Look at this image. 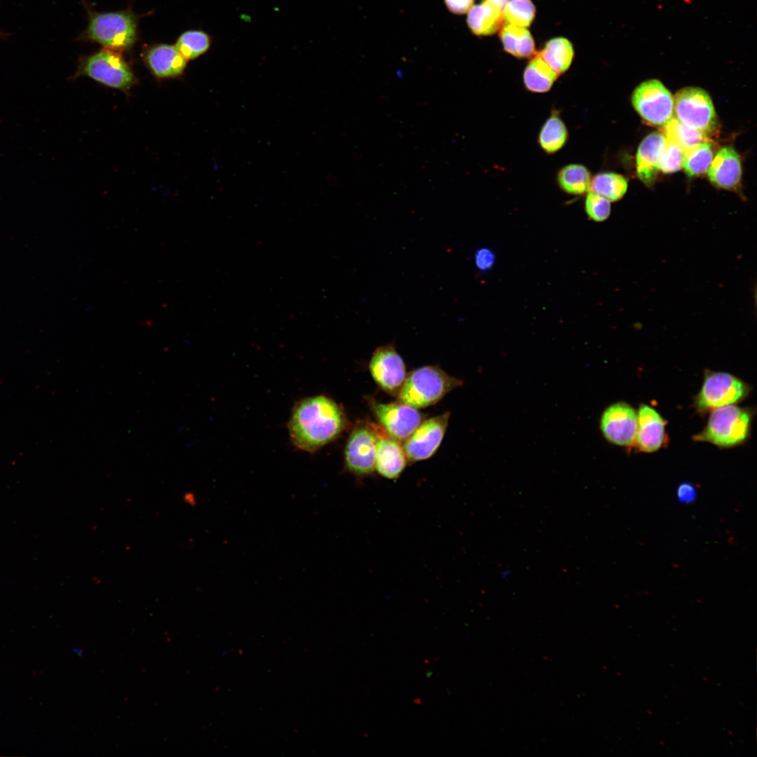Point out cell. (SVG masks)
<instances>
[{"label": "cell", "instance_id": "cell-8", "mask_svg": "<svg viewBox=\"0 0 757 757\" xmlns=\"http://www.w3.org/2000/svg\"><path fill=\"white\" fill-rule=\"evenodd\" d=\"M632 102L640 116L650 125L664 126L672 118L674 97L658 80H647L638 86Z\"/></svg>", "mask_w": 757, "mask_h": 757}, {"label": "cell", "instance_id": "cell-20", "mask_svg": "<svg viewBox=\"0 0 757 757\" xmlns=\"http://www.w3.org/2000/svg\"><path fill=\"white\" fill-rule=\"evenodd\" d=\"M500 38L505 50L516 57H529L535 53L533 39L525 27L505 24Z\"/></svg>", "mask_w": 757, "mask_h": 757}, {"label": "cell", "instance_id": "cell-15", "mask_svg": "<svg viewBox=\"0 0 757 757\" xmlns=\"http://www.w3.org/2000/svg\"><path fill=\"white\" fill-rule=\"evenodd\" d=\"M144 60L151 72L158 79L180 76L187 62L175 46L168 44L151 46L145 51Z\"/></svg>", "mask_w": 757, "mask_h": 757}, {"label": "cell", "instance_id": "cell-25", "mask_svg": "<svg viewBox=\"0 0 757 757\" xmlns=\"http://www.w3.org/2000/svg\"><path fill=\"white\" fill-rule=\"evenodd\" d=\"M568 139V130L559 116L554 114L543 124L538 135V144L547 154L559 151Z\"/></svg>", "mask_w": 757, "mask_h": 757}, {"label": "cell", "instance_id": "cell-32", "mask_svg": "<svg viewBox=\"0 0 757 757\" xmlns=\"http://www.w3.org/2000/svg\"><path fill=\"white\" fill-rule=\"evenodd\" d=\"M676 494L680 502L688 504L693 503L695 500L697 496V489L693 484L690 482H683L678 486Z\"/></svg>", "mask_w": 757, "mask_h": 757}, {"label": "cell", "instance_id": "cell-35", "mask_svg": "<svg viewBox=\"0 0 757 757\" xmlns=\"http://www.w3.org/2000/svg\"><path fill=\"white\" fill-rule=\"evenodd\" d=\"M503 11L509 0H486Z\"/></svg>", "mask_w": 757, "mask_h": 757}, {"label": "cell", "instance_id": "cell-17", "mask_svg": "<svg viewBox=\"0 0 757 757\" xmlns=\"http://www.w3.org/2000/svg\"><path fill=\"white\" fill-rule=\"evenodd\" d=\"M707 172L714 185L727 190L734 189L742 176L739 154L732 146L722 148L714 157Z\"/></svg>", "mask_w": 757, "mask_h": 757}, {"label": "cell", "instance_id": "cell-13", "mask_svg": "<svg viewBox=\"0 0 757 757\" xmlns=\"http://www.w3.org/2000/svg\"><path fill=\"white\" fill-rule=\"evenodd\" d=\"M369 370L376 383L386 393L398 395L407 375L405 364L393 345L383 346L374 351Z\"/></svg>", "mask_w": 757, "mask_h": 757}, {"label": "cell", "instance_id": "cell-10", "mask_svg": "<svg viewBox=\"0 0 757 757\" xmlns=\"http://www.w3.org/2000/svg\"><path fill=\"white\" fill-rule=\"evenodd\" d=\"M449 413L421 422L404 440L403 449L408 460L419 461L430 458L437 450L445 434Z\"/></svg>", "mask_w": 757, "mask_h": 757}, {"label": "cell", "instance_id": "cell-28", "mask_svg": "<svg viewBox=\"0 0 757 757\" xmlns=\"http://www.w3.org/2000/svg\"><path fill=\"white\" fill-rule=\"evenodd\" d=\"M662 127L663 135L666 139L677 144L683 150L706 139V135L685 125L675 117H672Z\"/></svg>", "mask_w": 757, "mask_h": 757}, {"label": "cell", "instance_id": "cell-12", "mask_svg": "<svg viewBox=\"0 0 757 757\" xmlns=\"http://www.w3.org/2000/svg\"><path fill=\"white\" fill-rule=\"evenodd\" d=\"M371 404L372 411L388 435L399 442L404 441L422 422V414L403 403Z\"/></svg>", "mask_w": 757, "mask_h": 757}, {"label": "cell", "instance_id": "cell-19", "mask_svg": "<svg viewBox=\"0 0 757 757\" xmlns=\"http://www.w3.org/2000/svg\"><path fill=\"white\" fill-rule=\"evenodd\" d=\"M503 22V10L491 2L484 1L472 6L467 22L472 32L478 36L490 35L498 30Z\"/></svg>", "mask_w": 757, "mask_h": 757}, {"label": "cell", "instance_id": "cell-24", "mask_svg": "<svg viewBox=\"0 0 757 757\" xmlns=\"http://www.w3.org/2000/svg\"><path fill=\"white\" fill-rule=\"evenodd\" d=\"M591 175L581 164H569L558 172L557 182L561 189L572 195H582L589 191Z\"/></svg>", "mask_w": 757, "mask_h": 757}, {"label": "cell", "instance_id": "cell-31", "mask_svg": "<svg viewBox=\"0 0 757 757\" xmlns=\"http://www.w3.org/2000/svg\"><path fill=\"white\" fill-rule=\"evenodd\" d=\"M683 150L677 144L667 139L662 154L660 170L664 173H673L681 169Z\"/></svg>", "mask_w": 757, "mask_h": 757}, {"label": "cell", "instance_id": "cell-2", "mask_svg": "<svg viewBox=\"0 0 757 757\" xmlns=\"http://www.w3.org/2000/svg\"><path fill=\"white\" fill-rule=\"evenodd\" d=\"M88 13V25L80 39L96 42L104 48L130 50L137 37V17L129 11Z\"/></svg>", "mask_w": 757, "mask_h": 757}, {"label": "cell", "instance_id": "cell-22", "mask_svg": "<svg viewBox=\"0 0 757 757\" xmlns=\"http://www.w3.org/2000/svg\"><path fill=\"white\" fill-rule=\"evenodd\" d=\"M573 49L571 42L563 37H557L547 41L538 53L540 57L558 75L565 72L571 66L573 57Z\"/></svg>", "mask_w": 757, "mask_h": 757}, {"label": "cell", "instance_id": "cell-14", "mask_svg": "<svg viewBox=\"0 0 757 757\" xmlns=\"http://www.w3.org/2000/svg\"><path fill=\"white\" fill-rule=\"evenodd\" d=\"M667 421L653 407L642 404L637 413V429L634 445L639 451L653 453L667 442Z\"/></svg>", "mask_w": 757, "mask_h": 757}, {"label": "cell", "instance_id": "cell-23", "mask_svg": "<svg viewBox=\"0 0 757 757\" xmlns=\"http://www.w3.org/2000/svg\"><path fill=\"white\" fill-rule=\"evenodd\" d=\"M714 157L711 144L700 142L683 150L681 167L689 177L700 176L708 171Z\"/></svg>", "mask_w": 757, "mask_h": 757}, {"label": "cell", "instance_id": "cell-5", "mask_svg": "<svg viewBox=\"0 0 757 757\" xmlns=\"http://www.w3.org/2000/svg\"><path fill=\"white\" fill-rule=\"evenodd\" d=\"M121 53L104 48L84 57L72 79L88 76L106 86L129 90L136 83V77Z\"/></svg>", "mask_w": 757, "mask_h": 757}, {"label": "cell", "instance_id": "cell-6", "mask_svg": "<svg viewBox=\"0 0 757 757\" xmlns=\"http://www.w3.org/2000/svg\"><path fill=\"white\" fill-rule=\"evenodd\" d=\"M675 118L685 125L704 135L717 126V118L709 94L697 87L680 90L674 97Z\"/></svg>", "mask_w": 757, "mask_h": 757}, {"label": "cell", "instance_id": "cell-7", "mask_svg": "<svg viewBox=\"0 0 757 757\" xmlns=\"http://www.w3.org/2000/svg\"><path fill=\"white\" fill-rule=\"evenodd\" d=\"M749 391L746 383L729 373L706 371L695 407L702 412L731 405L743 400Z\"/></svg>", "mask_w": 757, "mask_h": 757}, {"label": "cell", "instance_id": "cell-18", "mask_svg": "<svg viewBox=\"0 0 757 757\" xmlns=\"http://www.w3.org/2000/svg\"><path fill=\"white\" fill-rule=\"evenodd\" d=\"M375 469L382 477L395 479L407 465V456L400 442L378 432Z\"/></svg>", "mask_w": 757, "mask_h": 757}, {"label": "cell", "instance_id": "cell-36", "mask_svg": "<svg viewBox=\"0 0 757 757\" xmlns=\"http://www.w3.org/2000/svg\"><path fill=\"white\" fill-rule=\"evenodd\" d=\"M3 36H4V34L0 32V38L3 37Z\"/></svg>", "mask_w": 757, "mask_h": 757}, {"label": "cell", "instance_id": "cell-33", "mask_svg": "<svg viewBox=\"0 0 757 757\" xmlns=\"http://www.w3.org/2000/svg\"><path fill=\"white\" fill-rule=\"evenodd\" d=\"M494 262L493 253L486 248L479 250L475 254V264L480 270L490 268Z\"/></svg>", "mask_w": 757, "mask_h": 757}, {"label": "cell", "instance_id": "cell-29", "mask_svg": "<svg viewBox=\"0 0 757 757\" xmlns=\"http://www.w3.org/2000/svg\"><path fill=\"white\" fill-rule=\"evenodd\" d=\"M535 14V6L531 0H510L503 11L506 24L525 28L531 24Z\"/></svg>", "mask_w": 757, "mask_h": 757}, {"label": "cell", "instance_id": "cell-11", "mask_svg": "<svg viewBox=\"0 0 757 757\" xmlns=\"http://www.w3.org/2000/svg\"><path fill=\"white\" fill-rule=\"evenodd\" d=\"M600 429L607 441L623 446L634 444L637 429V413L629 404L618 402L608 406L600 418Z\"/></svg>", "mask_w": 757, "mask_h": 757}, {"label": "cell", "instance_id": "cell-21", "mask_svg": "<svg viewBox=\"0 0 757 757\" xmlns=\"http://www.w3.org/2000/svg\"><path fill=\"white\" fill-rule=\"evenodd\" d=\"M557 76L558 74L538 54L527 64L523 80L527 90L541 93L552 88Z\"/></svg>", "mask_w": 757, "mask_h": 757}, {"label": "cell", "instance_id": "cell-1", "mask_svg": "<svg viewBox=\"0 0 757 757\" xmlns=\"http://www.w3.org/2000/svg\"><path fill=\"white\" fill-rule=\"evenodd\" d=\"M346 425L345 414L332 399L316 395L295 404L287 424L292 444L310 453L335 440Z\"/></svg>", "mask_w": 757, "mask_h": 757}, {"label": "cell", "instance_id": "cell-9", "mask_svg": "<svg viewBox=\"0 0 757 757\" xmlns=\"http://www.w3.org/2000/svg\"><path fill=\"white\" fill-rule=\"evenodd\" d=\"M378 430L360 425L350 433L345 448L347 470L357 476H366L375 470Z\"/></svg>", "mask_w": 757, "mask_h": 757}, {"label": "cell", "instance_id": "cell-26", "mask_svg": "<svg viewBox=\"0 0 757 757\" xmlns=\"http://www.w3.org/2000/svg\"><path fill=\"white\" fill-rule=\"evenodd\" d=\"M627 189V181L622 175L603 172L595 175L590 183L591 192L598 194L610 202L620 200Z\"/></svg>", "mask_w": 757, "mask_h": 757}, {"label": "cell", "instance_id": "cell-3", "mask_svg": "<svg viewBox=\"0 0 757 757\" xmlns=\"http://www.w3.org/2000/svg\"><path fill=\"white\" fill-rule=\"evenodd\" d=\"M462 381L437 366H425L411 371L397 395L399 402L415 409L433 405Z\"/></svg>", "mask_w": 757, "mask_h": 757}, {"label": "cell", "instance_id": "cell-30", "mask_svg": "<svg viewBox=\"0 0 757 757\" xmlns=\"http://www.w3.org/2000/svg\"><path fill=\"white\" fill-rule=\"evenodd\" d=\"M585 208L589 219L600 222L610 216L611 202L603 196L589 191L585 198Z\"/></svg>", "mask_w": 757, "mask_h": 757}, {"label": "cell", "instance_id": "cell-16", "mask_svg": "<svg viewBox=\"0 0 757 757\" xmlns=\"http://www.w3.org/2000/svg\"><path fill=\"white\" fill-rule=\"evenodd\" d=\"M667 142L665 136L657 132L647 135L637 150L636 172L639 179L646 184H652L659 171L662 151Z\"/></svg>", "mask_w": 757, "mask_h": 757}, {"label": "cell", "instance_id": "cell-27", "mask_svg": "<svg viewBox=\"0 0 757 757\" xmlns=\"http://www.w3.org/2000/svg\"><path fill=\"white\" fill-rule=\"evenodd\" d=\"M211 46V37L202 30H189L177 39L175 46L186 60L205 53Z\"/></svg>", "mask_w": 757, "mask_h": 757}, {"label": "cell", "instance_id": "cell-34", "mask_svg": "<svg viewBox=\"0 0 757 757\" xmlns=\"http://www.w3.org/2000/svg\"><path fill=\"white\" fill-rule=\"evenodd\" d=\"M475 0H444L449 10L456 14H463L473 6Z\"/></svg>", "mask_w": 757, "mask_h": 757}, {"label": "cell", "instance_id": "cell-4", "mask_svg": "<svg viewBox=\"0 0 757 757\" xmlns=\"http://www.w3.org/2000/svg\"><path fill=\"white\" fill-rule=\"evenodd\" d=\"M751 423L749 410L735 405L713 409L707 425L693 437L695 441L707 442L721 448L732 447L747 439Z\"/></svg>", "mask_w": 757, "mask_h": 757}]
</instances>
